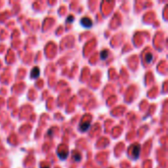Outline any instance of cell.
Wrapping results in <instances>:
<instances>
[{"label": "cell", "mask_w": 168, "mask_h": 168, "mask_svg": "<svg viewBox=\"0 0 168 168\" xmlns=\"http://www.w3.org/2000/svg\"><path fill=\"white\" fill-rule=\"evenodd\" d=\"M140 151H141V147L140 145H134L132 147V154H133L134 158H137L140 156Z\"/></svg>", "instance_id": "1"}, {"label": "cell", "mask_w": 168, "mask_h": 168, "mask_svg": "<svg viewBox=\"0 0 168 168\" xmlns=\"http://www.w3.org/2000/svg\"><path fill=\"white\" fill-rule=\"evenodd\" d=\"M80 126H81V127H80L81 131H83V132L88 131L90 129V120H86V121L81 122Z\"/></svg>", "instance_id": "2"}, {"label": "cell", "mask_w": 168, "mask_h": 168, "mask_svg": "<svg viewBox=\"0 0 168 168\" xmlns=\"http://www.w3.org/2000/svg\"><path fill=\"white\" fill-rule=\"evenodd\" d=\"M81 24L85 28H90L92 26V21L88 17H84L82 20H81Z\"/></svg>", "instance_id": "3"}, {"label": "cell", "mask_w": 168, "mask_h": 168, "mask_svg": "<svg viewBox=\"0 0 168 168\" xmlns=\"http://www.w3.org/2000/svg\"><path fill=\"white\" fill-rule=\"evenodd\" d=\"M40 68H38V67L33 68V70H32V72H31V78L32 79H37V78L40 77Z\"/></svg>", "instance_id": "4"}, {"label": "cell", "mask_w": 168, "mask_h": 168, "mask_svg": "<svg viewBox=\"0 0 168 168\" xmlns=\"http://www.w3.org/2000/svg\"><path fill=\"white\" fill-rule=\"evenodd\" d=\"M58 156H60L61 159H65L68 156V150H64V153H61V151H58Z\"/></svg>", "instance_id": "5"}, {"label": "cell", "mask_w": 168, "mask_h": 168, "mask_svg": "<svg viewBox=\"0 0 168 168\" xmlns=\"http://www.w3.org/2000/svg\"><path fill=\"white\" fill-rule=\"evenodd\" d=\"M101 59H106L108 57V50H102L101 53Z\"/></svg>", "instance_id": "6"}, {"label": "cell", "mask_w": 168, "mask_h": 168, "mask_svg": "<svg viewBox=\"0 0 168 168\" xmlns=\"http://www.w3.org/2000/svg\"><path fill=\"white\" fill-rule=\"evenodd\" d=\"M73 156L75 157V160H76V161H80V159H81V154L78 153V151H75V153H73Z\"/></svg>", "instance_id": "7"}, {"label": "cell", "mask_w": 168, "mask_h": 168, "mask_svg": "<svg viewBox=\"0 0 168 168\" xmlns=\"http://www.w3.org/2000/svg\"><path fill=\"white\" fill-rule=\"evenodd\" d=\"M151 60H153V54L148 53L147 55V57H146V62L147 63H150Z\"/></svg>", "instance_id": "8"}, {"label": "cell", "mask_w": 168, "mask_h": 168, "mask_svg": "<svg viewBox=\"0 0 168 168\" xmlns=\"http://www.w3.org/2000/svg\"><path fill=\"white\" fill-rule=\"evenodd\" d=\"M73 20H74V17H73L72 15H70L69 17H68V19H67V22H68V23H71Z\"/></svg>", "instance_id": "9"}, {"label": "cell", "mask_w": 168, "mask_h": 168, "mask_svg": "<svg viewBox=\"0 0 168 168\" xmlns=\"http://www.w3.org/2000/svg\"><path fill=\"white\" fill-rule=\"evenodd\" d=\"M41 168H49V166H45V167H41Z\"/></svg>", "instance_id": "10"}]
</instances>
